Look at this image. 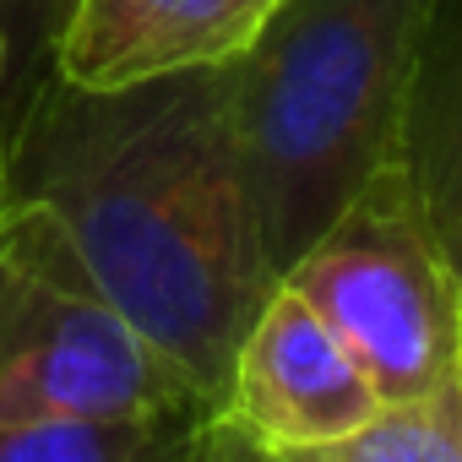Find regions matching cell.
Segmentation results:
<instances>
[{"label":"cell","instance_id":"obj_3","mask_svg":"<svg viewBox=\"0 0 462 462\" xmlns=\"http://www.w3.org/2000/svg\"><path fill=\"white\" fill-rule=\"evenodd\" d=\"M359 359L381 402H424L462 381V283L402 152L278 278Z\"/></svg>","mask_w":462,"mask_h":462},{"label":"cell","instance_id":"obj_9","mask_svg":"<svg viewBox=\"0 0 462 462\" xmlns=\"http://www.w3.org/2000/svg\"><path fill=\"white\" fill-rule=\"evenodd\" d=\"M158 419H17L0 424V462H131Z\"/></svg>","mask_w":462,"mask_h":462},{"label":"cell","instance_id":"obj_4","mask_svg":"<svg viewBox=\"0 0 462 462\" xmlns=\"http://www.w3.org/2000/svg\"><path fill=\"white\" fill-rule=\"evenodd\" d=\"M185 408H201L196 392L98 294L60 223L12 201L0 212V424L163 419Z\"/></svg>","mask_w":462,"mask_h":462},{"label":"cell","instance_id":"obj_10","mask_svg":"<svg viewBox=\"0 0 462 462\" xmlns=\"http://www.w3.org/2000/svg\"><path fill=\"white\" fill-rule=\"evenodd\" d=\"M201 408H185V413H163L152 430H147V440L136 446V457L131 462H190L196 457V430H201Z\"/></svg>","mask_w":462,"mask_h":462},{"label":"cell","instance_id":"obj_7","mask_svg":"<svg viewBox=\"0 0 462 462\" xmlns=\"http://www.w3.org/2000/svg\"><path fill=\"white\" fill-rule=\"evenodd\" d=\"M408 163L462 283V17H446V0L435 12L408 104Z\"/></svg>","mask_w":462,"mask_h":462},{"label":"cell","instance_id":"obj_8","mask_svg":"<svg viewBox=\"0 0 462 462\" xmlns=\"http://www.w3.org/2000/svg\"><path fill=\"white\" fill-rule=\"evenodd\" d=\"M273 462H462V381L424 402H386L332 446L273 451Z\"/></svg>","mask_w":462,"mask_h":462},{"label":"cell","instance_id":"obj_6","mask_svg":"<svg viewBox=\"0 0 462 462\" xmlns=\"http://www.w3.org/2000/svg\"><path fill=\"white\" fill-rule=\"evenodd\" d=\"M273 0H66L50 71L77 88H131L245 50Z\"/></svg>","mask_w":462,"mask_h":462},{"label":"cell","instance_id":"obj_2","mask_svg":"<svg viewBox=\"0 0 462 462\" xmlns=\"http://www.w3.org/2000/svg\"><path fill=\"white\" fill-rule=\"evenodd\" d=\"M440 0H273L228 77V120L273 283L408 142Z\"/></svg>","mask_w":462,"mask_h":462},{"label":"cell","instance_id":"obj_12","mask_svg":"<svg viewBox=\"0 0 462 462\" xmlns=\"http://www.w3.org/2000/svg\"><path fill=\"white\" fill-rule=\"evenodd\" d=\"M6 71H12V33L0 23V98H6ZM12 207V163H6V109H0V212Z\"/></svg>","mask_w":462,"mask_h":462},{"label":"cell","instance_id":"obj_5","mask_svg":"<svg viewBox=\"0 0 462 462\" xmlns=\"http://www.w3.org/2000/svg\"><path fill=\"white\" fill-rule=\"evenodd\" d=\"M381 408L386 402L332 327L289 283H273L228 359L212 413L262 451H316L365 430Z\"/></svg>","mask_w":462,"mask_h":462},{"label":"cell","instance_id":"obj_1","mask_svg":"<svg viewBox=\"0 0 462 462\" xmlns=\"http://www.w3.org/2000/svg\"><path fill=\"white\" fill-rule=\"evenodd\" d=\"M12 201L44 207L98 294L212 413L251 316L273 294L228 120L223 66L131 88L55 71L6 125Z\"/></svg>","mask_w":462,"mask_h":462},{"label":"cell","instance_id":"obj_11","mask_svg":"<svg viewBox=\"0 0 462 462\" xmlns=\"http://www.w3.org/2000/svg\"><path fill=\"white\" fill-rule=\"evenodd\" d=\"M190 462H273V451H262L256 440H245L228 419L207 413L201 430H196V457Z\"/></svg>","mask_w":462,"mask_h":462},{"label":"cell","instance_id":"obj_13","mask_svg":"<svg viewBox=\"0 0 462 462\" xmlns=\"http://www.w3.org/2000/svg\"><path fill=\"white\" fill-rule=\"evenodd\" d=\"M0 6H6V0H0Z\"/></svg>","mask_w":462,"mask_h":462}]
</instances>
